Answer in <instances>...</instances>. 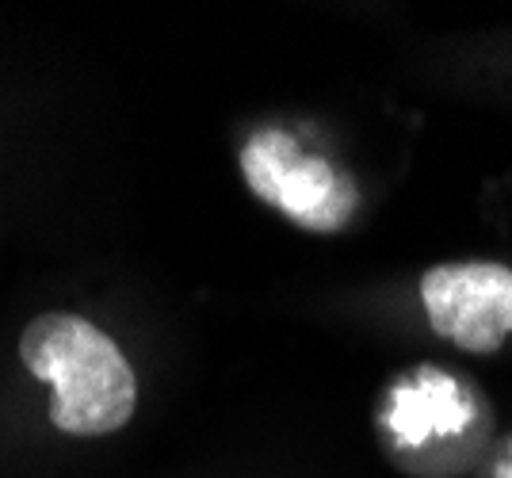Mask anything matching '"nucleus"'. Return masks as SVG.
I'll use <instances>...</instances> for the list:
<instances>
[{
    "instance_id": "f257e3e1",
    "label": "nucleus",
    "mask_w": 512,
    "mask_h": 478,
    "mask_svg": "<svg viewBox=\"0 0 512 478\" xmlns=\"http://www.w3.org/2000/svg\"><path fill=\"white\" fill-rule=\"evenodd\" d=\"M20 360L54 387L50 421L69 436L119 433L138 406V379L119 345L77 314H39L20 337Z\"/></svg>"
},
{
    "instance_id": "f03ea898",
    "label": "nucleus",
    "mask_w": 512,
    "mask_h": 478,
    "mask_svg": "<svg viewBox=\"0 0 512 478\" xmlns=\"http://www.w3.org/2000/svg\"><path fill=\"white\" fill-rule=\"evenodd\" d=\"M241 173L256 199L272 203L310 234H333L356 211V180L325 157L302 153L283 131L253 134L241 150Z\"/></svg>"
},
{
    "instance_id": "7ed1b4c3",
    "label": "nucleus",
    "mask_w": 512,
    "mask_h": 478,
    "mask_svg": "<svg viewBox=\"0 0 512 478\" xmlns=\"http://www.w3.org/2000/svg\"><path fill=\"white\" fill-rule=\"evenodd\" d=\"M428 326L463 352H493L512 333V268L497 261L436 264L421 276Z\"/></svg>"
},
{
    "instance_id": "39448f33",
    "label": "nucleus",
    "mask_w": 512,
    "mask_h": 478,
    "mask_svg": "<svg viewBox=\"0 0 512 478\" xmlns=\"http://www.w3.org/2000/svg\"><path fill=\"white\" fill-rule=\"evenodd\" d=\"M493 478H512V436H509V444H505V456L497 459V471H493Z\"/></svg>"
},
{
    "instance_id": "20e7f679",
    "label": "nucleus",
    "mask_w": 512,
    "mask_h": 478,
    "mask_svg": "<svg viewBox=\"0 0 512 478\" xmlns=\"http://www.w3.org/2000/svg\"><path fill=\"white\" fill-rule=\"evenodd\" d=\"M463 394L451 383V375L444 371L421 368L413 379L406 375V383H398L386 406V425L390 433H398L406 444H425V436L455 433L463 425Z\"/></svg>"
}]
</instances>
